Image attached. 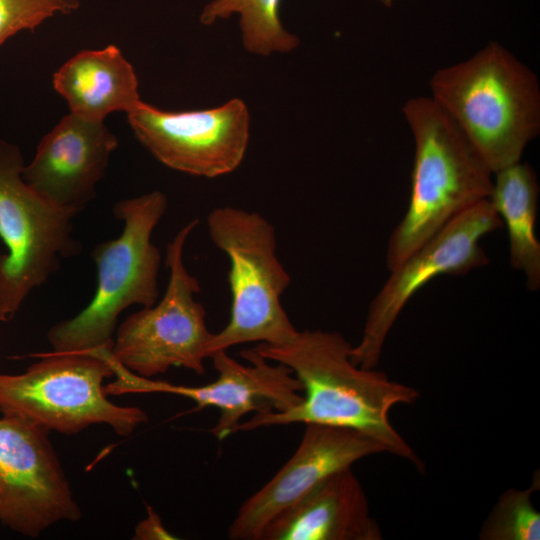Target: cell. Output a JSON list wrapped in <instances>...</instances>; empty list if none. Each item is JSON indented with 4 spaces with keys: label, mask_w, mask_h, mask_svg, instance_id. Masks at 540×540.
Returning <instances> with one entry per match:
<instances>
[{
    "label": "cell",
    "mask_w": 540,
    "mask_h": 540,
    "mask_svg": "<svg viewBox=\"0 0 540 540\" xmlns=\"http://www.w3.org/2000/svg\"><path fill=\"white\" fill-rule=\"evenodd\" d=\"M431 98L495 173L521 161L540 131L535 73L497 42L465 61L438 69Z\"/></svg>",
    "instance_id": "7a4b0ae2"
},
{
    "label": "cell",
    "mask_w": 540,
    "mask_h": 540,
    "mask_svg": "<svg viewBox=\"0 0 540 540\" xmlns=\"http://www.w3.org/2000/svg\"><path fill=\"white\" fill-rule=\"evenodd\" d=\"M414 141L407 210L387 245L393 269L469 207L489 199L494 174L449 115L431 98L402 108Z\"/></svg>",
    "instance_id": "3957f363"
},
{
    "label": "cell",
    "mask_w": 540,
    "mask_h": 540,
    "mask_svg": "<svg viewBox=\"0 0 540 540\" xmlns=\"http://www.w3.org/2000/svg\"><path fill=\"white\" fill-rule=\"evenodd\" d=\"M78 0H0V45L24 30H35L57 13L69 14Z\"/></svg>",
    "instance_id": "ffe728a7"
},
{
    "label": "cell",
    "mask_w": 540,
    "mask_h": 540,
    "mask_svg": "<svg viewBox=\"0 0 540 540\" xmlns=\"http://www.w3.org/2000/svg\"><path fill=\"white\" fill-rule=\"evenodd\" d=\"M127 118L137 140L155 159L194 176L215 178L233 172L248 147L250 114L238 98L212 109L179 112L142 101Z\"/></svg>",
    "instance_id": "8fae6325"
},
{
    "label": "cell",
    "mask_w": 540,
    "mask_h": 540,
    "mask_svg": "<svg viewBox=\"0 0 540 540\" xmlns=\"http://www.w3.org/2000/svg\"><path fill=\"white\" fill-rule=\"evenodd\" d=\"M503 223L489 199L452 219L399 265L371 301L359 343L351 361L358 367H377L389 332L410 299L441 275H464L489 263L480 240Z\"/></svg>",
    "instance_id": "9c48e42d"
},
{
    "label": "cell",
    "mask_w": 540,
    "mask_h": 540,
    "mask_svg": "<svg viewBox=\"0 0 540 540\" xmlns=\"http://www.w3.org/2000/svg\"><path fill=\"white\" fill-rule=\"evenodd\" d=\"M199 221L185 224L167 244L169 270L166 291L160 301L142 307L116 329L112 356L133 373L146 378L183 367L203 374L206 349L212 333L206 312L195 299L200 285L184 263L186 241Z\"/></svg>",
    "instance_id": "ba28073f"
},
{
    "label": "cell",
    "mask_w": 540,
    "mask_h": 540,
    "mask_svg": "<svg viewBox=\"0 0 540 540\" xmlns=\"http://www.w3.org/2000/svg\"><path fill=\"white\" fill-rule=\"evenodd\" d=\"M168 207L158 190L118 201L121 234L91 251L97 285L90 303L75 317L52 326L47 338L55 352H84L113 344L119 315L132 305L149 307L160 294L161 253L152 233Z\"/></svg>",
    "instance_id": "277c9868"
},
{
    "label": "cell",
    "mask_w": 540,
    "mask_h": 540,
    "mask_svg": "<svg viewBox=\"0 0 540 540\" xmlns=\"http://www.w3.org/2000/svg\"><path fill=\"white\" fill-rule=\"evenodd\" d=\"M386 452L381 443L354 429L305 424L294 454L246 499L228 529L233 540H260L267 524L330 475L363 458Z\"/></svg>",
    "instance_id": "7c38bea8"
},
{
    "label": "cell",
    "mask_w": 540,
    "mask_h": 540,
    "mask_svg": "<svg viewBox=\"0 0 540 540\" xmlns=\"http://www.w3.org/2000/svg\"><path fill=\"white\" fill-rule=\"evenodd\" d=\"M133 539L172 540L177 537L165 528L157 512L151 506H147V516L135 527Z\"/></svg>",
    "instance_id": "44dd1931"
},
{
    "label": "cell",
    "mask_w": 540,
    "mask_h": 540,
    "mask_svg": "<svg viewBox=\"0 0 540 540\" xmlns=\"http://www.w3.org/2000/svg\"><path fill=\"white\" fill-rule=\"evenodd\" d=\"M25 163L18 146L0 139V322L11 321L34 289L78 255L73 236L75 213L38 194L23 179Z\"/></svg>",
    "instance_id": "52a82bcc"
},
{
    "label": "cell",
    "mask_w": 540,
    "mask_h": 540,
    "mask_svg": "<svg viewBox=\"0 0 540 540\" xmlns=\"http://www.w3.org/2000/svg\"><path fill=\"white\" fill-rule=\"evenodd\" d=\"M382 3L385 6H391L394 0H375Z\"/></svg>",
    "instance_id": "7402d4cb"
},
{
    "label": "cell",
    "mask_w": 540,
    "mask_h": 540,
    "mask_svg": "<svg viewBox=\"0 0 540 540\" xmlns=\"http://www.w3.org/2000/svg\"><path fill=\"white\" fill-rule=\"evenodd\" d=\"M53 86L70 113L91 121L142 102L134 68L115 45L78 52L54 73Z\"/></svg>",
    "instance_id": "2e32d148"
},
{
    "label": "cell",
    "mask_w": 540,
    "mask_h": 540,
    "mask_svg": "<svg viewBox=\"0 0 540 540\" xmlns=\"http://www.w3.org/2000/svg\"><path fill=\"white\" fill-rule=\"evenodd\" d=\"M241 356L250 365L236 361L227 351L216 352L210 357L218 373L216 380L197 387L158 380L156 392L189 398L196 410L216 407L219 419L210 432L219 440L238 432L247 414L283 412L301 402L302 385L288 366L270 364L253 348L242 350Z\"/></svg>",
    "instance_id": "5bb4252c"
},
{
    "label": "cell",
    "mask_w": 540,
    "mask_h": 540,
    "mask_svg": "<svg viewBox=\"0 0 540 540\" xmlns=\"http://www.w3.org/2000/svg\"><path fill=\"white\" fill-rule=\"evenodd\" d=\"M253 349L269 361L288 366L303 388L301 402L283 412L256 413L238 431L273 425L324 424L362 432L385 451L413 464H424L393 427L390 410L416 402L419 391L391 380L379 370L356 366L352 345L336 331L303 330L287 343H258Z\"/></svg>",
    "instance_id": "6da1fadb"
},
{
    "label": "cell",
    "mask_w": 540,
    "mask_h": 540,
    "mask_svg": "<svg viewBox=\"0 0 540 540\" xmlns=\"http://www.w3.org/2000/svg\"><path fill=\"white\" fill-rule=\"evenodd\" d=\"M117 147L104 121L70 113L41 139L23 179L43 198L77 215L95 198Z\"/></svg>",
    "instance_id": "4fadbf2b"
},
{
    "label": "cell",
    "mask_w": 540,
    "mask_h": 540,
    "mask_svg": "<svg viewBox=\"0 0 540 540\" xmlns=\"http://www.w3.org/2000/svg\"><path fill=\"white\" fill-rule=\"evenodd\" d=\"M207 226L212 242L229 259L232 296L229 322L212 333L207 358L243 343L289 342L298 330L281 304L290 276L276 254L272 224L257 212L224 206L209 213Z\"/></svg>",
    "instance_id": "5b68a950"
},
{
    "label": "cell",
    "mask_w": 540,
    "mask_h": 540,
    "mask_svg": "<svg viewBox=\"0 0 540 540\" xmlns=\"http://www.w3.org/2000/svg\"><path fill=\"white\" fill-rule=\"evenodd\" d=\"M34 356L40 359L25 372L0 373L2 415L20 417L49 432L66 435L106 424L126 437L148 421L142 409L108 400L103 381L114 376V371L104 347Z\"/></svg>",
    "instance_id": "8992f818"
},
{
    "label": "cell",
    "mask_w": 540,
    "mask_h": 540,
    "mask_svg": "<svg viewBox=\"0 0 540 540\" xmlns=\"http://www.w3.org/2000/svg\"><path fill=\"white\" fill-rule=\"evenodd\" d=\"M366 493L351 468L340 470L275 516L260 540H380Z\"/></svg>",
    "instance_id": "9a60e30c"
},
{
    "label": "cell",
    "mask_w": 540,
    "mask_h": 540,
    "mask_svg": "<svg viewBox=\"0 0 540 540\" xmlns=\"http://www.w3.org/2000/svg\"><path fill=\"white\" fill-rule=\"evenodd\" d=\"M48 434L20 417L0 418V521L32 538L82 515Z\"/></svg>",
    "instance_id": "30bf717a"
},
{
    "label": "cell",
    "mask_w": 540,
    "mask_h": 540,
    "mask_svg": "<svg viewBox=\"0 0 540 540\" xmlns=\"http://www.w3.org/2000/svg\"><path fill=\"white\" fill-rule=\"evenodd\" d=\"M489 200L506 227L511 266L529 290L540 287V242L536 236L539 186L533 168L515 163L494 173Z\"/></svg>",
    "instance_id": "e0dca14e"
},
{
    "label": "cell",
    "mask_w": 540,
    "mask_h": 540,
    "mask_svg": "<svg viewBox=\"0 0 540 540\" xmlns=\"http://www.w3.org/2000/svg\"><path fill=\"white\" fill-rule=\"evenodd\" d=\"M539 478L526 489L510 488L502 493L483 522L481 540H539L540 513L532 502Z\"/></svg>",
    "instance_id": "d6986e66"
},
{
    "label": "cell",
    "mask_w": 540,
    "mask_h": 540,
    "mask_svg": "<svg viewBox=\"0 0 540 540\" xmlns=\"http://www.w3.org/2000/svg\"><path fill=\"white\" fill-rule=\"evenodd\" d=\"M281 0H213L207 4L200 21L210 25L218 19L238 14L245 49L256 55L269 56L294 50L299 39L282 25Z\"/></svg>",
    "instance_id": "ac0fdd59"
}]
</instances>
